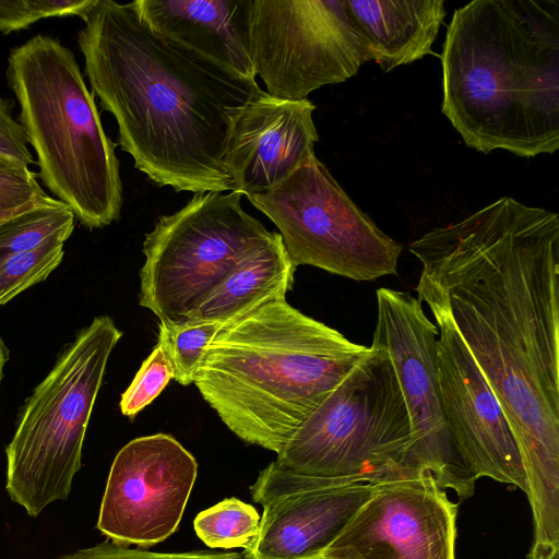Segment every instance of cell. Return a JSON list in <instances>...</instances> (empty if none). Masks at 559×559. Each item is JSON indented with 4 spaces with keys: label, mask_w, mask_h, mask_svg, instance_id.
<instances>
[{
    "label": "cell",
    "mask_w": 559,
    "mask_h": 559,
    "mask_svg": "<svg viewBox=\"0 0 559 559\" xmlns=\"http://www.w3.org/2000/svg\"><path fill=\"white\" fill-rule=\"evenodd\" d=\"M7 80L45 187L91 229L119 219V160L74 53L38 34L12 48Z\"/></svg>",
    "instance_id": "obj_5"
},
{
    "label": "cell",
    "mask_w": 559,
    "mask_h": 559,
    "mask_svg": "<svg viewBox=\"0 0 559 559\" xmlns=\"http://www.w3.org/2000/svg\"><path fill=\"white\" fill-rule=\"evenodd\" d=\"M250 53L272 96L300 100L372 60L346 0H252Z\"/></svg>",
    "instance_id": "obj_10"
},
{
    "label": "cell",
    "mask_w": 559,
    "mask_h": 559,
    "mask_svg": "<svg viewBox=\"0 0 559 559\" xmlns=\"http://www.w3.org/2000/svg\"><path fill=\"white\" fill-rule=\"evenodd\" d=\"M438 328L437 368L442 413L466 469L528 492L521 453L504 412L445 310L425 301Z\"/></svg>",
    "instance_id": "obj_13"
},
{
    "label": "cell",
    "mask_w": 559,
    "mask_h": 559,
    "mask_svg": "<svg viewBox=\"0 0 559 559\" xmlns=\"http://www.w3.org/2000/svg\"><path fill=\"white\" fill-rule=\"evenodd\" d=\"M372 344L389 355L408 412L413 444L408 455L417 475L430 474L461 500L474 493L475 479L449 435L442 413L437 368L438 328L421 302L405 292L377 290Z\"/></svg>",
    "instance_id": "obj_11"
},
{
    "label": "cell",
    "mask_w": 559,
    "mask_h": 559,
    "mask_svg": "<svg viewBox=\"0 0 559 559\" xmlns=\"http://www.w3.org/2000/svg\"><path fill=\"white\" fill-rule=\"evenodd\" d=\"M217 322L188 321L158 324V342L174 370V380L182 385L194 382L205 350L217 331Z\"/></svg>",
    "instance_id": "obj_22"
},
{
    "label": "cell",
    "mask_w": 559,
    "mask_h": 559,
    "mask_svg": "<svg viewBox=\"0 0 559 559\" xmlns=\"http://www.w3.org/2000/svg\"><path fill=\"white\" fill-rule=\"evenodd\" d=\"M13 102L0 94V156L24 166L34 164L23 127L12 116Z\"/></svg>",
    "instance_id": "obj_28"
},
{
    "label": "cell",
    "mask_w": 559,
    "mask_h": 559,
    "mask_svg": "<svg viewBox=\"0 0 559 559\" xmlns=\"http://www.w3.org/2000/svg\"><path fill=\"white\" fill-rule=\"evenodd\" d=\"M37 181V174L15 160L0 156V212L51 202Z\"/></svg>",
    "instance_id": "obj_26"
},
{
    "label": "cell",
    "mask_w": 559,
    "mask_h": 559,
    "mask_svg": "<svg viewBox=\"0 0 559 559\" xmlns=\"http://www.w3.org/2000/svg\"><path fill=\"white\" fill-rule=\"evenodd\" d=\"M441 110L465 144L521 157L559 147V0H474L440 55Z\"/></svg>",
    "instance_id": "obj_3"
},
{
    "label": "cell",
    "mask_w": 559,
    "mask_h": 559,
    "mask_svg": "<svg viewBox=\"0 0 559 559\" xmlns=\"http://www.w3.org/2000/svg\"><path fill=\"white\" fill-rule=\"evenodd\" d=\"M261 518L257 510L239 499L227 498L200 512L193 526L211 548H250L258 536Z\"/></svg>",
    "instance_id": "obj_21"
},
{
    "label": "cell",
    "mask_w": 559,
    "mask_h": 559,
    "mask_svg": "<svg viewBox=\"0 0 559 559\" xmlns=\"http://www.w3.org/2000/svg\"><path fill=\"white\" fill-rule=\"evenodd\" d=\"M515 437L534 534L559 532V216L503 197L409 246Z\"/></svg>",
    "instance_id": "obj_1"
},
{
    "label": "cell",
    "mask_w": 559,
    "mask_h": 559,
    "mask_svg": "<svg viewBox=\"0 0 559 559\" xmlns=\"http://www.w3.org/2000/svg\"><path fill=\"white\" fill-rule=\"evenodd\" d=\"M526 559H533L531 556L527 555Z\"/></svg>",
    "instance_id": "obj_31"
},
{
    "label": "cell",
    "mask_w": 559,
    "mask_h": 559,
    "mask_svg": "<svg viewBox=\"0 0 559 559\" xmlns=\"http://www.w3.org/2000/svg\"><path fill=\"white\" fill-rule=\"evenodd\" d=\"M406 404L386 352L368 354L302 421L272 463L308 488L417 478Z\"/></svg>",
    "instance_id": "obj_6"
},
{
    "label": "cell",
    "mask_w": 559,
    "mask_h": 559,
    "mask_svg": "<svg viewBox=\"0 0 559 559\" xmlns=\"http://www.w3.org/2000/svg\"><path fill=\"white\" fill-rule=\"evenodd\" d=\"M250 203L280 230L295 267L310 265L354 281L395 275L402 246L347 195L314 154Z\"/></svg>",
    "instance_id": "obj_9"
},
{
    "label": "cell",
    "mask_w": 559,
    "mask_h": 559,
    "mask_svg": "<svg viewBox=\"0 0 559 559\" xmlns=\"http://www.w3.org/2000/svg\"><path fill=\"white\" fill-rule=\"evenodd\" d=\"M68 238L52 237L34 250L12 255L0 264V305L43 282L61 263Z\"/></svg>",
    "instance_id": "obj_23"
},
{
    "label": "cell",
    "mask_w": 559,
    "mask_h": 559,
    "mask_svg": "<svg viewBox=\"0 0 559 559\" xmlns=\"http://www.w3.org/2000/svg\"><path fill=\"white\" fill-rule=\"evenodd\" d=\"M318 559H326V558H324V557H320V558H318Z\"/></svg>",
    "instance_id": "obj_32"
},
{
    "label": "cell",
    "mask_w": 559,
    "mask_h": 559,
    "mask_svg": "<svg viewBox=\"0 0 559 559\" xmlns=\"http://www.w3.org/2000/svg\"><path fill=\"white\" fill-rule=\"evenodd\" d=\"M314 109L308 98L285 99L262 90L251 97L234 120L225 155L234 191L265 193L314 154Z\"/></svg>",
    "instance_id": "obj_15"
},
{
    "label": "cell",
    "mask_w": 559,
    "mask_h": 559,
    "mask_svg": "<svg viewBox=\"0 0 559 559\" xmlns=\"http://www.w3.org/2000/svg\"><path fill=\"white\" fill-rule=\"evenodd\" d=\"M383 72L433 55L447 11L443 0H346Z\"/></svg>",
    "instance_id": "obj_18"
},
{
    "label": "cell",
    "mask_w": 559,
    "mask_h": 559,
    "mask_svg": "<svg viewBox=\"0 0 559 559\" xmlns=\"http://www.w3.org/2000/svg\"><path fill=\"white\" fill-rule=\"evenodd\" d=\"M372 484L296 490L263 498L246 559H318L369 498Z\"/></svg>",
    "instance_id": "obj_16"
},
{
    "label": "cell",
    "mask_w": 559,
    "mask_h": 559,
    "mask_svg": "<svg viewBox=\"0 0 559 559\" xmlns=\"http://www.w3.org/2000/svg\"><path fill=\"white\" fill-rule=\"evenodd\" d=\"M252 0H134L160 35L255 80L250 53Z\"/></svg>",
    "instance_id": "obj_17"
},
{
    "label": "cell",
    "mask_w": 559,
    "mask_h": 559,
    "mask_svg": "<svg viewBox=\"0 0 559 559\" xmlns=\"http://www.w3.org/2000/svg\"><path fill=\"white\" fill-rule=\"evenodd\" d=\"M58 559H246L243 554H157L123 546L102 544L92 548L81 549Z\"/></svg>",
    "instance_id": "obj_27"
},
{
    "label": "cell",
    "mask_w": 559,
    "mask_h": 559,
    "mask_svg": "<svg viewBox=\"0 0 559 559\" xmlns=\"http://www.w3.org/2000/svg\"><path fill=\"white\" fill-rule=\"evenodd\" d=\"M171 379H174L173 367L162 346L157 344L142 362L131 384L122 393L121 413L133 419L162 393Z\"/></svg>",
    "instance_id": "obj_24"
},
{
    "label": "cell",
    "mask_w": 559,
    "mask_h": 559,
    "mask_svg": "<svg viewBox=\"0 0 559 559\" xmlns=\"http://www.w3.org/2000/svg\"><path fill=\"white\" fill-rule=\"evenodd\" d=\"M8 349L3 343V340L2 337L0 336V381L2 379V376H3V367L9 358V355H8Z\"/></svg>",
    "instance_id": "obj_30"
},
{
    "label": "cell",
    "mask_w": 559,
    "mask_h": 559,
    "mask_svg": "<svg viewBox=\"0 0 559 559\" xmlns=\"http://www.w3.org/2000/svg\"><path fill=\"white\" fill-rule=\"evenodd\" d=\"M75 216L63 202L53 199L0 224V264L12 255L27 252L52 237L69 238Z\"/></svg>",
    "instance_id": "obj_20"
},
{
    "label": "cell",
    "mask_w": 559,
    "mask_h": 559,
    "mask_svg": "<svg viewBox=\"0 0 559 559\" xmlns=\"http://www.w3.org/2000/svg\"><path fill=\"white\" fill-rule=\"evenodd\" d=\"M369 349L285 298L222 325L193 383L231 432L277 454Z\"/></svg>",
    "instance_id": "obj_4"
},
{
    "label": "cell",
    "mask_w": 559,
    "mask_h": 559,
    "mask_svg": "<svg viewBox=\"0 0 559 559\" xmlns=\"http://www.w3.org/2000/svg\"><path fill=\"white\" fill-rule=\"evenodd\" d=\"M76 36L92 93L134 166L175 191L228 192L235 118L261 88L154 31L133 1L94 0Z\"/></svg>",
    "instance_id": "obj_2"
},
{
    "label": "cell",
    "mask_w": 559,
    "mask_h": 559,
    "mask_svg": "<svg viewBox=\"0 0 559 559\" xmlns=\"http://www.w3.org/2000/svg\"><path fill=\"white\" fill-rule=\"evenodd\" d=\"M94 0H0V32L27 28L47 17H82Z\"/></svg>",
    "instance_id": "obj_25"
},
{
    "label": "cell",
    "mask_w": 559,
    "mask_h": 559,
    "mask_svg": "<svg viewBox=\"0 0 559 559\" xmlns=\"http://www.w3.org/2000/svg\"><path fill=\"white\" fill-rule=\"evenodd\" d=\"M295 271L276 233L267 245L239 262L188 321L225 325L267 302L285 299L293 287Z\"/></svg>",
    "instance_id": "obj_19"
},
{
    "label": "cell",
    "mask_w": 559,
    "mask_h": 559,
    "mask_svg": "<svg viewBox=\"0 0 559 559\" xmlns=\"http://www.w3.org/2000/svg\"><path fill=\"white\" fill-rule=\"evenodd\" d=\"M236 191L194 194L145 235L140 305L162 323H183L243 259L275 236Z\"/></svg>",
    "instance_id": "obj_8"
},
{
    "label": "cell",
    "mask_w": 559,
    "mask_h": 559,
    "mask_svg": "<svg viewBox=\"0 0 559 559\" xmlns=\"http://www.w3.org/2000/svg\"><path fill=\"white\" fill-rule=\"evenodd\" d=\"M457 503L432 475L372 484L326 559H456Z\"/></svg>",
    "instance_id": "obj_14"
},
{
    "label": "cell",
    "mask_w": 559,
    "mask_h": 559,
    "mask_svg": "<svg viewBox=\"0 0 559 559\" xmlns=\"http://www.w3.org/2000/svg\"><path fill=\"white\" fill-rule=\"evenodd\" d=\"M198 474V463L167 433L139 437L117 453L97 528L114 544L150 547L174 534Z\"/></svg>",
    "instance_id": "obj_12"
},
{
    "label": "cell",
    "mask_w": 559,
    "mask_h": 559,
    "mask_svg": "<svg viewBox=\"0 0 559 559\" xmlns=\"http://www.w3.org/2000/svg\"><path fill=\"white\" fill-rule=\"evenodd\" d=\"M36 206H39V205L26 206V207H22V209L14 210V211H9V212H0V224H2L3 222H5L7 219H9L11 217H14V216H16V215H19V214H21L23 212H26V211H28L31 209H34Z\"/></svg>",
    "instance_id": "obj_29"
},
{
    "label": "cell",
    "mask_w": 559,
    "mask_h": 559,
    "mask_svg": "<svg viewBox=\"0 0 559 559\" xmlns=\"http://www.w3.org/2000/svg\"><path fill=\"white\" fill-rule=\"evenodd\" d=\"M121 336L110 317L94 318L27 400L5 448V489L28 515L68 498L107 361Z\"/></svg>",
    "instance_id": "obj_7"
}]
</instances>
